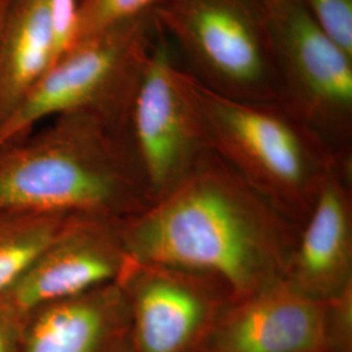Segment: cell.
Here are the masks:
<instances>
[{
  "instance_id": "15",
  "label": "cell",
  "mask_w": 352,
  "mask_h": 352,
  "mask_svg": "<svg viewBox=\"0 0 352 352\" xmlns=\"http://www.w3.org/2000/svg\"><path fill=\"white\" fill-rule=\"evenodd\" d=\"M164 0H78L75 42L151 13Z\"/></svg>"
},
{
  "instance_id": "1",
  "label": "cell",
  "mask_w": 352,
  "mask_h": 352,
  "mask_svg": "<svg viewBox=\"0 0 352 352\" xmlns=\"http://www.w3.org/2000/svg\"><path fill=\"white\" fill-rule=\"evenodd\" d=\"M126 257L206 274L232 302L286 279L299 227L206 151L179 183L119 222Z\"/></svg>"
},
{
  "instance_id": "18",
  "label": "cell",
  "mask_w": 352,
  "mask_h": 352,
  "mask_svg": "<svg viewBox=\"0 0 352 352\" xmlns=\"http://www.w3.org/2000/svg\"><path fill=\"white\" fill-rule=\"evenodd\" d=\"M26 317L0 299V352H23Z\"/></svg>"
},
{
  "instance_id": "13",
  "label": "cell",
  "mask_w": 352,
  "mask_h": 352,
  "mask_svg": "<svg viewBox=\"0 0 352 352\" xmlns=\"http://www.w3.org/2000/svg\"><path fill=\"white\" fill-rule=\"evenodd\" d=\"M50 0H11L0 30V126L52 63Z\"/></svg>"
},
{
  "instance_id": "16",
  "label": "cell",
  "mask_w": 352,
  "mask_h": 352,
  "mask_svg": "<svg viewBox=\"0 0 352 352\" xmlns=\"http://www.w3.org/2000/svg\"><path fill=\"white\" fill-rule=\"evenodd\" d=\"M316 23L352 56V0H302Z\"/></svg>"
},
{
  "instance_id": "19",
  "label": "cell",
  "mask_w": 352,
  "mask_h": 352,
  "mask_svg": "<svg viewBox=\"0 0 352 352\" xmlns=\"http://www.w3.org/2000/svg\"><path fill=\"white\" fill-rule=\"evenodd\" d=\"M10 1H11V0H0V30H1V25H3L4 16H6V12H7V8H8Z\"/></svg>"
},
{
  "instance_id": "4",
  "label": "cell",
  "mask_w": 352,
  "mask_h": 352,
  "mask_svg": "<svg viewBox=\"0 0 352 352\" xmlns=\"http://www.w3.org/2000/svg\"><path fill=\"white\" fill-rule=\"evenodd\" d=\"M151 13L204 87L240 101L279 103L265 1L164 0Z\"/></svg>"
},
{
  "instance_id": "10",
  "label": "cell",
  "mask_w": 352,
  "mask_h": 352,
  "mask_svg": "<svg viewBox=\"0 0 352 352\" xmlns=\"http://www.w3.org/2000/svg\"><path fill=\"white\" fill-rule=\"evenodd\" d=\"M119 222L75 214L0 299L28 316L49 302L116 282L126 257Z\"/></svg>"
},
{
  "instance_id": "12",
  "label": "cell",
  "mask_w": 352,
  "mask_h": 352,
  "mask_svg": "<svg viewBox=\"0 0 352 352\" xmlns=\"http://www.w3.org/2000/svg\"><path fill=\"white\" fill-rule=\"evenodd\" d=\"M23 352H132L128 304L118 280L30 312Z\"/></svg>"
},
{
  "instance_id": "6",
  "label": "cell",
  "mask_w": 352,
  "mask_h": 352,
  "mask_svg": "<svg viewBox=\"0 0 352 352\" xmlns=\"http://www.w3.org/2000/svg\"><path fill=\"white\" fill-rule=\"evenodd\" d=\"M279 103L343 154L352 135V56L302 0H266ZM351 155V154H350Z\"/></svg>"
},
{
  "instance_id": "14",
  "label": "cell",
  "mask_w": 352,
  "mask_h": 352,
  "mask_svg": "<svg viewBox=\"0 0 352 352\" xmlns=\"http://www.w3.org/2000/svg\"><path fill=\"white\" fill-rule=\"evenodd\" d=\"M74 215L0 212V292L25 272Z\"/></svg>"
},
{
  "instance_id": "20",
  "label": "cell",
  "mask_w": 352,
  "mask_h": 352,
  "mask_svg": "<svg viewBox=\"0 0 352 352\" xmlns=\"http://www.w3.org/2000/svg\"><path fill=\"white\" fill-rule=\"evenodd\" d=\"M263 1H266V0H263Z\"/></svg>"
},
{
  "instance_id": "9",
  "label": "cell",
  "mask_w": 352,
  "mask_h": 352,
  "mask_svg": "<svg viewBox=\"0 0 352 352\" xmlns=\"http://www.w3.org/2000/svg\"><path fill=\"white\" fill-rule=\"evenodd\" d=\"M197 352H338L330 302L278 280L230 302Z\"/></svg>"
},
{
  "instance_id": "7",
  "label": "cell",
  "mask_w": 352,
  "mask_h": 352,
  "mask_svg": "<svg viewBox=\"0 0 352 352\" xmlns=\"http://www.w3.org/2000/svg\"><path fill=\"white\" fill-rule=\"evenodd\" d=\"M176 62L170 41L157 25L128 115L129 140L151 201L173 188L209 151L186 69Z\"/></svg>"
},
{
  "instance_id": "2",
  "label": "cell",
  "mask_w": 352,
  "mask_h": 352,
  "mask_svg": "<svg viewBox=\"0 0 352 352\" xmlns=\"http://www.w3.org/2000/svg\"><path fill=\"white\" fill-rule=\"evenodd\" d=\"M151 197L128 113L81 109L0 149V212L81 214L122 221Z\"/></svg>"
},
{
  "instance_id": "11",
  "label": "cell",
  "mask_w": 352,
  "mask_h": 352,
  "mask_svg": "<svg viewBox=\"0 0 352 352\" xmlns=\"http://www.w3.org/2000/svg\"><path fill=\"white\" fill-rule=\"evenodd\" d=\"M286 279L318 300L351 287V162L333 171L320 189L299 228Z\"/></svg>"
},
{
  "instance_id": "17",
  "label": "cell",
  "mask_w": 352,
  "mask_h": 352,
  "mask_svg": "<svg viewBox=\"0 0 352 352\" xmlns=\"http://www.w3.org/2000/svg\"><path fill=\"white\" fill-rule=\"evenodd\" d=\"M78 0H50L52 21V64L56 63L76 39Z\"/></svg>"
},
{
  "instance_id": "3",
  "label": "cell",
  "mask_w": 352,
  "mask_h": 352,
  "mask_svg": "<svg viewBox=\"0 0 352 352\" xmlns=\"http://www.w3.org/2000/svg\"><path fill=\"white\" fill-rule=\"evenodd\" d=\"M186 77L208 148L300 228L325 180L351 155L334 149L280 103L230 98L187 71Z\"/></svg>"
},
{
  "instance_id": "8",
  "label": "cell",
  "mask_w": 352,
  "mask_h": 352,
  "mask_svg": "<svg viewBox=\"0 0 352 352\" xmlns=\"http://www.w3.org/2000/svg\"><path fill=\"white\" fill-rule=\"evenodd\" d=\"M132 352H197L232 296L215 278L170 265L126 261L118 279Z\"/></svg>"
},
{
  "instance_id": "5",
  "label": "cell",
  "mask_w": 352,
  "mask_h": 352,
  "mask_svg": "<svg viewBox=\"0 0 352 352\" xmlns=\"http://www.w3.org/2000/svg\"><path fill=\"white\" fill-rule=\"evenodd\" d=\"M155 36L151 12L75 42L0 126V149L60 113L81 109L129 113Z\"/></svg>"
}]
</instances>
